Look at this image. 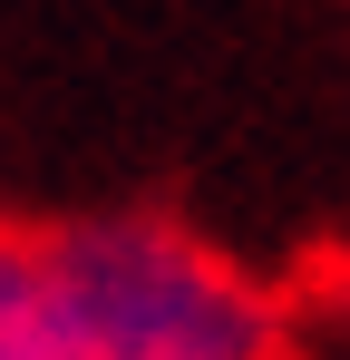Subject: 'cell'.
Here are the masks:
<instances>
[{"label": "cell", "instance_id": "cell-1", "mask_svg": "<svg viewBox=\"0 0 350 360\" xmlns=\"http://www.w3.org/2000/svg\"><path fill=\"white\" fill-rule=\"evenodd\" d=\"M20 243L58 360H283V302L166 214H88Z\"/></svg>", "mask_w": 350, "mask_h": 360}]
</instances>
